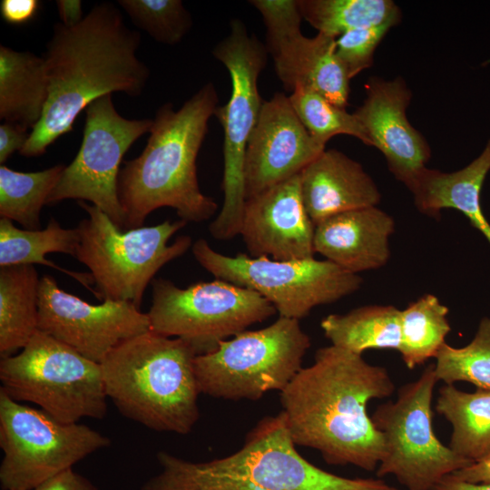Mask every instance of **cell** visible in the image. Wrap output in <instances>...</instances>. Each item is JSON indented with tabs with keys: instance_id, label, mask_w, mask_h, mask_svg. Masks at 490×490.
Returning <instances> with one entry per match:
<instances>
[{
	"instance_id": "6da1fadb",
	"label": "cell",
	"mask_w": 490,
	"mask_h": 490,
	"mask_svg": "<svg viewBox=\"0 0 490 490\" xmlns=\"http://www.w3.org/2000/svg\"><path fill=\"white\" fill-rule=\"evenodd\" d=\"M394 391L386 368L330 345L316 351L314 362L297 373L279 399L296 446L318 450L328 465L372 472L385 445L367 406Z\"/></svg>"
},
{
	"instance_id": "7a4b0ae2",
	"label": "cell",
	"mask_w": 490,
	"mask_h": 490,
	"mask_svg": "<svg viewBox=\"0 0 490 490\" xmlns=\"http://www.w3.org/2000/svg\"><path fill=\"white\" fill-rule=\"evenodd\" d=\"M140 44V33L125 24L120 9L110 2L94 5L74 26L54 24L43 55L47 102L20 154L43 155L103 95L140 96L150 77V69L137 56Z\"/></svg>"
},
{
	"instance_id": "3957f363",
	"label": "cell",
	"mask_w": 490,
	"mask_h": 490,
	"mask_svg": "<svg viewBox=\"0 0 490 490\" xmlns=\"http://www.w3.org/2000/svg\"><path fill=\"white\" fill-rule=\"evenodd\" d=\"M218 103L214 84L207 83L179 110L171 103L158 108L143 151L124 162L119 172L124 230L142 227L148 215L162 207L174 209L185 222L214 215L218 204L200 189L196 160Z\"/></svg>"
},
{
	"instance_id": "277c9868",
	"label": "cell",
	"mask_w": 490,
	"mask_h": 490,
	"mask_svg": "<svg viewBox=\"0 0 490 490\" xmlns=\"http://www.w3.org/2000/svg\"><path fill=\"white\" fill-rule=\"evenodd\" d=\"M157 460L160 473L141 490H400L378 477H343L309 462L282 411L260 419L230 456L191 462L160 451Z\"/></svg>"
},
{
	"instance_id": "5b68a950",
	"label": "cell",
	"mask_w": 490,
	"mask_h": 490,
	"mask_svg": "<svg viewBox=\"0 0 490 490\" xmlns=\"http://www.w3.org/2000/svg\"><path fill=\"white\" fill-rule=\"evenodd\" d=\"M195 357L182 339L152 330L128 338L101 363L106 396L149 429L187 435L200 417Z\"/></svg>"
},
{
	"instance_id": "8992f818",
	"label": "cell",
	"mask_w": 490,
	"mask_h": 490,
	"mask_svg": "<svg viewBox=\"0 0 490 490\" xmlns=\"http://www.w3.org/2000/svg\"><path fill=\"white\" fill-rule=\"evenodd\" d=\"M78 204L88 217L76 227L74 258L89 269L100 300L128 301L140 309L159 270L192 246L190 236L169 243L186 225L182 220L123 230L96 206L83 201Z\"/></svg>"
},
{
	"instance_id": "52a82bcc",
	"label": "cell",
	"mask_w": 490,
	"mask_h": 490,
	"mask_svg": "<svg viewBox=\"0 0 490 490\" xmlns=\"http://www.w3.org/2000/svg\"><path fill=\"white\" fill-rule=\"evenodd\" d=\"M0 381L13 400L32 403L64 423L107 414L101 364L40 330L19 352L1 358Z\"/></svg>"
},
{
	"instance_id": "ba28073f",
	"label": "cell",
	"mask_w": 490,
	"mask_h": 490,
	"mask_svg": "<svg viewBox=\"0 0 490 490\" xmlns=\"http://www.w3.org/2000/svg\"><path fill=\"white\" fill-rule=\"evenodd\" d=\"M310 345L294 318L279 317L266 328L244 330L195 357L199 390L227 400H258L269 391L280 392L302 368Z\"/></svg>"
},
{
	"instance_id": "9c48e42d",
	"label": "cell",
	"mask_w": 490,
	"mask_h": 490,
	"mask_svg": "<svg viewBox=\"0 0 490 490\" xmlns=\"http://www.w3.org/2000/svg\"><path fill=\"white\" fill-rule=\"evenodd\" d=\"M212 54L229 72L231 91L228 103L214 113L223 130V204L209 230L215 239L229 240L240 231L245 155L263 103L258 80L269 53L240 20L233 19L229 34L213 47Z\"/></svg>"
},
{
	"instance_id": "30bf717a",
	"label": "cell",
	"mask_w": 490,
	"mask_h": 490,
	"mask_svg": "<svg viewBox=\"0 0 490 490\" xmlns=\"http://www.w3.org/2000/svg\"><path fill=\"white\" fill-rule=\"evenodd\" d=\"M152 287L147 312L151 330L182 339L196 356L214 351L220 342L277 312L256 291L218 279L184 289L169 279H154Z\"/></svg>"
},
{
	"instance_id": "8fae6325",
	"label": "cell",
	"mask_w": 490,
	"mask_h": 490,
	"mask_svg": "<svg viewBox=\"0 0 490 490\" xmlns=\"http://www.w3.org/2000/svg\"><path fill=\"white\" fill-rule=\"evenodd\" d=\"M438 382L434 364L416 380L404 384L395 401L377 407L371 416L384 438L378 478L393 475L407 490H433L446 476L473 462L460 456L436 437L432 426V398Z\"/></svg>"
},
{
	"instance_id": "7c38bea8",
	"label": "cell",
	"mask_w": 490,
	"mask_h": 490,
	"mask_svg": "<svg viewBox=\"0 0 490 490\" xmlns=\"http://www.w3.org/2000/svg\"><path fill=\"white\" fill-rule=\"evenodd\" d=\"M195 260L215 279L250 289L270 301L279 317L301 319L318 306L334 303L358 290V274L315 258L276 260L245 253L227 256L204 239L191 246Z\"/></svg>"
},
{
	"instance_id": "4fadbf2b",
	"label": "cell",
	"mask_w": 490,
	"mask_h": 490,
	"mask_svg": "<svg viewBox=\"0 0 490 490\" xmlns=\"http://www.w3.org/2000/svg\"><path fill=\"white\" fill-rule=\"evenodd\" d=\"M111 440L90 426L64 423L0 389V484L3 490H34Z\"/></svg>"
},
{
	"instance_id": "5bb4252c",
	"label": "cell",
	"mask_w": 490,
	"mask_h": 490,
	"mask_svg": "<svg viewBox=\"0 0 490 490\" xmlns=\"http://www.w3.org/2000/svg\"><path fill=\"white\" fill-rule=\"evenodd\" d=\"M85 113L80 149L65 166L47 204L67 199L89 201L124 230V213L118 197L120 165L130 147L151 132L153 120L122 117L114 107L112 94L93 101Z\"/></svg>"
},
{
	"instance_id": "9a60e30c",
	"label": "cell",
	"mask_w": 490,
	"mask_h": 490,
	"mask_svg": "<svg viewBox=\"0 0 490 490\" xmlns=\"http://www.w3.org/2000/svg\"><path fill=\"white\" fill-rule=\"evenodd\" d=\"M254 7L266 27V48L286 90L306 86L346 108L349 82L336 54V37L318 33L305 36L298 0H258Z\"/></svg>"
},
{
	"instance_id": "2e32d148",
	"label": "cell",
	"mask_w": 490,
	"mask_h": 490,
	"mask_svg": "<svg viewBox=\"0 0 490 490\" xmlns=\"http://www.w3.org/2000/svg\"><path fill=\"white\" fill-rule=\"evenodd\" d=\"M38 330L97 362L122 341L151 330L147 313L128 301L90 304L44 275L39 287Z\"/></svg>"
},
{
	"instance_id": "e0dca14e",
	"label": "cell",
	"mask_w": 490,
	"mask_h": 490,
	"mask_svg": "<svg viewBox=\"0 0 490 490\" xmlns=\"http://www.w3.org/2000/svg\"><path fill=\"white\" fill-rule=\"evenodd\" d=\"M324 150L304 127L289 96L263 101L244 162L246 200L299 174Z\"/></svg>"
},
{
	"instance_id": "ac0fdd59",
	"label": "cell",
	"mask_w": 490,
	"mask_h": 490,
	"mask_svg": "<svg viewBox=\"0 0 490 490\" xmlns=\"http://www.w3.org/2000/svg\"><path fill=\"white\" fill-rule=\"evenodd\" d=\"M315 224L303 202L299 174L246 200L240 235L250 257L313 259Z\"/></svg>"
},
{
	"instance_id": "d6986e66",
	"label": "cell",
	"mask_w": 490,
	"mask_h": 490,
	"mask_svg": "<svg viewBox=\"0 0 490 490\" xmlns=\"http://www.w3.org/2000/svg\"><path fill=\"white\" fill-rule=\"evenodd\" d=\"M366 97L354 112L370 146L384 155L389 172L405 186L431 157V149L408 121L412 92L401 76L386 80L373 76L365 84Z\"/></svg>"
},
{
	"instance_id": "ffe728a7",
	"label": "cell",
	"mask_w": 490,
	"mask_h": 490,
	"mask_svg": "<svg viewBox=\"0 0 490 490\" xmlns=\"http://www.w3.org/2000/svg\"><path fill=\"white\" fill-rule=\"evenodd\" d=\"M391 215L377 206L331 216L315 225L314 250L354 274L384 267L390 258Z\"/></svg>"
},
{
	"instance_id": "44dd1931",
	"label": "cell",
	"mask_w": 490,
	"mask_h": 490,
	"mask_svg": "<svg viewBox=\"0 0 490 490\" xmlns=\"http://www.w3.org/2000/svg\"><path fill=\"white\" fill-rule=\"evenodd\" d=\"M304 205L313 223L377 206L381 194L363 166L336 149L324 150L300 173Z\"/></svg>"
},
{
	"instance_id": "7402d4cb",
	"label": "cell",
	"mask_w": 490,
	"mask_h": 490,
	"mask_svg": "<svg viewBox=\"0 0 490 490\" xmlns=\"http://www.w3.org/2000/svg\"><path fill=\"white\" fill-rule=\"evenodd\" d=\"M489 172L490 138L481 153L464 168L444 172L425 167L406 187L420 212L436 218L442 210H456L490 244V223L481 206V191Z\"/></svg>"
},
{
	"instance_id": "603a6c76",
	"label": "cell",
	"mask_w": 490,
	"mask_h": 490,
	"mask_svg": "<svg viewBox=\"0 0 490 490\" xmlns=\"http://www.w3.org/2000/svg\"><path fill=\"white\" fill-rule=\"evenodd\" d=\"M43 56L0 46V119L32 128L42 118L48 98Z\"/></svg>"
},
{
	"instance_id": "cb8c5ba5",
	"label": "cell",
	"mask_w": 490,
	"mask_h": 490,
	"mask_svg": "<svg viewBox=\"0 0 490 490\" xmlns=\"http://www.w3.org/2000/svg\"><path fill=\"white\" fill-rule=\"evenodd\" d=\"M31 264L0 267V356L23 349L38 331L39 287Z\"/></svg>"
},
{
	"instance_id": "d4e9b609",
	"label": "cell",
	"mask_w": 490,
	"mask_h": 490,
	"mask_svg": "<svg viewBox=\"0 0 490 490\" xmlns=\"http://www.w3.org/2000/svg\"><path fill=\"white\" fill-rule=\"evenodd\" d=\"M79 241L77 228H63L51 218L44 230L16 228L8 219L0 220V267L18 264H41L69 275L97 298L91 273L73 271L46 260L49 253H64L74 257Z\"/></svg>"
},
{
	"instance_id": "484cf974",
	"label": "cell",
	"mask_w": 490,
	"mask_h": 490,
	"mask_svg": "<svg viewBox=\"0 0 490 490\" xmlns=\"http://www.w3.org/2000/svg\"><path fill=\"white\" fill-rule=\"evenodd\" d=\"M436 412L452 426L449 447L460 456L475 463L490 453V390L473 393L454 385L440 387Z\"/></svg>"
},
{
	"instance_id": "4316f807",
	"label": "cell",
	"mask_w": 490,
	"mask_h": 490,
	"mask_svg": "<svg viewBox=\"0 0 490 490\" xmlns=\"http://www.w3.org/2000/svg\"><path fill=\"white\" fill-rule=\"evenodd\" d=\"M320 327L331 345L358 355L368 349L399 350L400 309L391 305H368L345 314H329Z\"/></svg>"
},
{
	"instance_id": "83f0119b",
	"label": "cell",
	"mask_w": 490,
	"mask_h": 490,
	"mask_svg": "<svg viewBox=\"0 0 490 490\" xmlns=\"http://www.w3.org/2000/svg\"><path fill=\"white\" fill-rule=\"evenodd\" d=\"M448 308L433 294H425L400 310L398 352L409 369L435 358L451 331Z\"/></svg>"
},
{
	"instance_id": "f1b7e54d",
	"label": "cell",
	"mask_w": 490,
	"mask_h": 490,
	"mask_svg": "<svg viewBox=\"0 0 490 490\" xmlns=\"http://www.w3.org/2000/svg\"><path fill=\"white\" fill-rule=\"evenodd\" d=\"M65 168L57 164L32 172L0 166V216L19 223L24 230H41V211Z\"/></svg>"
},
{
	"instance_id": "f546056e",
	"label": "cell",
	"mask_w": 490,
	"mask_h": 490,
	"mask_svg": "<svg viewBox=\"0 0 490 490\" xmlns=\"http://www.w3.org/2000/svg\"><path fill=\"white\" fill-rule=\"evenodd\" d=\"M302 18L318 33L338 37L343 33L401 20L392 0H298Z\"/></svg>"
},
{
	"instance_id": "4dcf8cb0",
	"label": "cell",
	"mask_w": 490,
	"mask_h": 490,
	"mask_svg": "<svg viewBox=\"0 0 490 490\" xmlns=\"http://www.w3.org/2000/svg\"><path fill=\"white\" fill-rule=\"evenodd\" d=\"M297 116L320 143L336 135H349L370 146L368 134L354 114L339 107L324 96L306 86H297L289 96Z\"/></svg>"
},
{
	"instance_id": "1f68e13d",
	"label": "cell",
	"mask_w": 490,
	"mask_h": 490,
	"mask_svg": "<svg viewBox=\"0 0 490 490\" xmlns=\"http://www.w3.org/2000/svg\"><path fill=\"white\" fill-rule=\"evenodd\" d=\"M435 374L445 385L466 381L490 390V317L481 318L473 339L462 348L445 343L436 356Z\"/></svg>"
},
{
	"instance_id": "d6a6232c",
	"label": "cell",
	"mask_w": 490,
	"mask_h": 490,
	"mask_svg": "<svg viewBox=\"0 0 490 490\" xmlns=\"http://www.w3.org/2000/svg\"><path fill=\"white\" fill-rule=\"evenodd\" d=\"M131 21L158 43H180L192 26L191 14L181 0H119Z\"/></svg>"
},
{
	"instance_id": "836d02e7",
	"label": "cell",
	"mask_w": 490,
	"mask_h": 490,
	"mask_svg": "<svg viewBox=\"0 0 490 490\" xmlns=\"http://www.w3.org/2000/svg\"><path fill=\"white\" fill-rule=\"evenodd\" d=\"M396 25L387 23L357 28L337 37L336 54L350 80L372 66L377 47Z\"/></svg>"
},
{
	"instance_id": "e575fe53",
	"label": "cell",
	"mask_w": 490,
	"mask_h": 490,
	"mask_svg": "<svg viewBox=\"0 0 490 490\" xmlns=\"http://www.w3.org/2000/svg\"><path fill=\"white\" fill-rule=\"evenodd\" d=\"M29 137L27 129L4 122L0 125V163L4 164L15 152H20Z\"/></svg>"
},
{
	"instance_id": "d590c367",
	"label": "cell",
	"mask_w": 490,
	"mask_h": 490,
	"mask_svg": "<svg viewBox=\"0 0 490 490\" xmlns=\"http://www.w3.org/2000/svg\"><path fill=\"white\" fill-rule=\"evenodd\" d=\"M40 6L37 0H2L0 13L3 19L15 25H21L31 21Z\"/></svg>"
},
{
	"instance_id": "8d00e7d4",
	"label": "cell",
	"mask_w": 490,
	"mask_h": 490,
	"mask_svg": "<svg viewBox=\"0 0 490 490\" xmlns=\"http://www.w3.org/2000/svg\"><path fill=\"white\" fill-rule=\"evenodd\" d=\"M34 490H97V488L72 467L44 482Z\"/></svg>"
},
{
	"instance_id": "74e56055",
	"label": "cell",
	"mask_w": 490,
	"mask_h": 490,
	"mask_svg": "<svg viewBox=\"0 0 490 490\" xmlns=\"http://www.w3.org/2000/svg\"><path fill=\"white\" fill-rule=\"evenodd\" d=\"M450 475L469 483H490V457L475 462Z\"/></svg>"
},
{
	"instance_id": "f35d334b",
	"label": "cell",
	"mask_w": 490,
	"mask_h": 490,
	"mask_svg": "<svg viewBox=\"0 0 490 490\" xmlns=\"http://www.w3.org/2000/svg\"><path fill=\"white\" fill-rule=\"evenodd\" d=\"M56 5L61 23L66 26H74L84 17L80 0H57Z\"/></svg>"
},
{
	"instance_id": "ab89813d",
	"label": "cell",
	"mask_w": 490,
	"mask_h": 490,
	"mask_svg": "<svg viewBox=\"0 0 490 490\" xmlns=\"http://www.w3.org/2000/svg\"><path fill=\"white\" fill-rule=\"evenodd\" d=\"M433 490H490V483H469L449 475L444 477Z\"/></svg>"
},
{
	"instance_id": "60d3db41",
	"label": "cell",
	"mask_w": 490,
	"mask_h": 490,
	"mask_svg": "<svg viewBox=\"0 0 490 490\" xmlns=\"http://www.w3.org/2000/svg\"><path fill=\"white\" fill-rule=\"evenodd\" d=\"M487 457H490V453L488 454V456H487L485 458H487ZM484 459H485V458H484Z\"/></svg>"
}]
</instances>
